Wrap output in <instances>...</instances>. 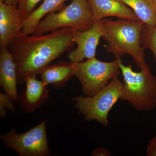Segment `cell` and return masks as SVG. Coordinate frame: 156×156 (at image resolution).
Returning a JSON list of instances; mask_svg holds the SVG:
<instances>
[{
  "mask_svg": "<svg viewBox=\"0 0 156 156\" xmlns=\"http://www.w3.org/2000/svg\"><path fill=\"white\" fill-rule=\"evenodd\" d=\"M122 87V83L116 77L95 95L74 98L75 106L86 121H95L104 127H108L109 113L121 99Z\"/></svg>",
  "mask_w": 156,
  "mask_h": 156,
  "instance_id": "4",
  "label": "cell"
},
{
  "mask_svg": "<svg viewBox=\"0 0 156 156\" xmlns=\"http://www.w3.org/2000/svg\"><path fill=\"white\" fill-rule=\"evenodd\" d=\"M123 78L120 100L127 101L136 110L150 111L156 108V76L149 67L133 70L131 65H125L119 59Z\"/></svg>",
  "mask_w": 156,
  "mask_h": 156,
  "instance_id": "3",
  "label": "cell"
},
{
  "mask_svg": "<svg viewBox=\"0 0 156 156\" xmlns=\"http://www.w3.org/2000/svg\"><path fill=\"white\" fill-rule=\"evenodd\" d=\"M104 40L106 50L115 58L126 54L130 55L137 67L141 69L149 67L146 61L144 48L141 43V35L145 24L140 20L120 19L102 20Z\"/></svg>",
  "mask_w": 156,
  "mask_h": 156,
  "instance_id": "2",
  "label": "cell"
},
{
  "mask_svg": "<svg viewBox=\"0 0 156 156\" xmlns=\"http://www.w3.org/2000/svg\"><path fill=\"white\" fill-rule=\"evenodd\" d=\"M87 0H73L58 12H51L39 22L33 34L41 35L62 28L85 30L93 23Z\"/></svg>",
  "mask_w": 156,
  "mask_h": 156,
  "instance_id": "5",
  "label": "cell"
},
{
  "mask_svg": "<svg viewBox=\"0 0 156 156\" xmlns=\"http://www.w3.org/2000/svg\"><path fill=\"white\" fill-rule=\"evenodd\" d=\"M36 76L27 78L25 89L19 100L21 108L25 112L31 113L42 106L49 97L47 85L37 79Z\"/></svg>",
  "mask_w": 156,
  "mask_h": 156,
  "instance_id": "11",
  "label": "cell"
},
{
  "mask_svg": "<svg viewBox=\"0 0 156 156\" xmlns=\"http://www.w3.org/2000/svg\"><path fill=\"white\" fill-rule=\"evenodd\" d=\"M146 152L147 156H156V134L148 144Z\"/></svg>",
  "mask_w": 156,
  "mask_h": 156,
  "instance_id": "19",
  "label": "cell"
},
{
  "mask_svg": "<svg viewBox=\"0 0 156 156\" xmlns=\"http://www.w3.org/2000/svg\"><path fill=\"white\" fill-rule=\"evenodd\" d=\"M74 29L62 28L47 35L21 34L9 44L8 48L17 67L18 84L27 78L37 76L50 63L75 44L73 39Z\"/></svg>",
  "mask_w": 156,
  "mask_h": 156,
  "instance_id": "1",
  "label": "cell"
},
{
  "mask_svg": "<svg viewBox=\"0 0 156 156\" xmlns=\"http://www.w3.org/2000/svg\"><path fill=\"white\" fill-rule=\"evenodd\" d=\"M131 8L148 26L156 25V4L154 0H120Z\"/></svg>",
  "mask_w": 156,
  "mask_h": 156,
  "instance_id": "15",
  "label": "cell"
},
{
  "mask_svg": "<svg viewBox=\"0 0 156 156\" xmlns=\"http://www.w3.org/2000/svg\"><path fill=\"white\" fill-rule=\"evenodd\" d=\"M154 2H155V3L156 4V0H154Z\"/></svg>",
  "mask_w": 156,
  "mask_h": 156,
  "instance_id": "22",
  "label": "cell"
},
{
  "mask_svg": "<svg viewBox=\"0 0 156 156\" xmlns=\"http://www.w3.org/2000/svg\"><path fill=\"white\" fill-rule=\"evenodd\" d=\"M11 98L6 94L0 93V110L1 116L2 118L6 116V111L5 108H7L12 112L14 111V107L12 103Z\"/></svg>",
  "mask_w": 156,
  "mask_h": 156,
  "instance_id": "18",
  "label": "cell"
},
{
  "mask_svg": "<svg viewBox=\"0 0 156 156\" xmlns=\"http://www.w3.org/2000/svg\"><path fill=\"white\" fill-rule=\"evenodd\" d=\"M5 3L9 5H17L18 3V0H3Z\"/></svg>",
  "mask_w": 156,
  "mask_h": 156,
  "instance_id": "21",
  "label": "cell"
},
{
  "mask_svg": "<svg viewBox=\"0 0 156 156\" xmlns=\"http://www.w3.org/2000/svg\"><path fill=\"white\" fill-rule=\"evenodd\" d=\"M67 0H44L42 4L35 9L22 23V34H33L39 22L51 12L60 11Z\"/></svg>",
  "mask_w": 156,
  "mask_h": 156,
  "instance_id": "13",
  "label": "cell"
},
{
  "mask_svg": "<svg viewBox=\"0 0 156 156\" xmlns=\"http://www.w3.org/2000/svg\"><path fill=\"white\" fill-rule=\"evenodd\" d=\"M42 80L48 86L52 85L58 88L64 86L74 76L72 62H63L49 65L40 73Z\"/></svg>",
  "mask_w": 156,
  "mask_h": 156,
  "instance_id": "14",
  "label": "cell"
},
{
  "mask_svg": "<svg viewBox=\"0 0 156 156\" xmlns=\"http://www.w3.org/2000/svg\"><path fill=\"white\" fill-rule=\"evenodd\" d=\"M22 23L17 5L0 0V48H8L14 38L22 34Z\"/></svg>",
  "mask_w": 156,
  "mask_h": 156,
  "instance_id": "9",
  "label": "cell"
},
{
  "mask_svg": "<svg viewBox=\"0 0 156 156\" xmlns=\"http://www.w3.org/2000/svg\"><path fill=\"white\" fill-rule=\"evenodd\" d=\"M92 155L94 156H110L112 155L111 152L106 148L98 147L92 151Z\"/></svg>",
  "mask_w": 156,
  "mask_h": 156,
  "instance_id": "20",
  "label": "cell"
},
{
  "mask_svg": "<svg viewBox=\"0 0 156 156\" xmlns=\"http://www.w3.org/2000/svg\"><path fill=\"white\" fill-rule=\"evenodd\" d=\"M103 35L102 20L93 23L85 30L74 29L73 39L77 47L68 54L70 62L77 63L95 58L98 45Z\"/></svg>",
  "mask_w": 156,
  "mask_h": 156,
  "instance_id": "8",
  "label": "cell"
},
{
  "mask_svg": "<svg viewBox=\"0 0 156 156\" xmlns=\"http://www.w3.org/2000/svg\"><path fill=\"white\" fill-rule=\"evenodd\" d=\"M1 138L6 148L15 151L20 156H45L50 153L46 120L23 134H18L13 129L1 135Z\"/></svg>",
  "mask_w": 156,
  "mask_h": 156,
  "instance_id": "7",
  "label": "cell"
},
{
  "mask_svg": "<svg viewBox=\"0 0 156 156\" xmlns=\"http://www.w3.org/2000/svg\"><path fill=\"white\" fill-rule=\"evenodd\" d=\"M93 22L106 17L140 20L134 11L120 0H87Z\"/></svg>",
  "mask_w": 156,
  "mask_h": 156,
  "instance_id": "10",
  "label": "cell"
},
{
  "mask_svg": "<svg viewBox=\"0 0 156 156\" xmlns=\"http://www.w3.org/2000/svg\"><path fill=\"white\" fill-rule=\"evenodd\" d=\"M17 67L8 48L0 50V84L13 101L19 100L17 91Z\"/></svg>",
  "mask_w": 156,
  "mask_h": 156,
  "instance_id": "12",
  "label": "cell"
},
{
  "mask_svg": "<svg viewBox=\"0 0 156 156\" xmlns=\"http://www.w3.org/2000/svg\"><path fill=\"white\" fill-rule=\"evenodd\" d=\"M42 0H18L17 9L23 22L35 9L36 6Z\"/></svg>",
  "mask_w": 156,
  "mask_h": 156,
  "instance_id": "17",
  "label": "cell"
},
{
  "mask_svg": "<svg viewBox=\"0 0 156 156\" xmlns=\"http://www.w3.org/2000/svg\"><path fill=\"white\" fill-rule=\"evenodd\" d=\"M141 43L144 49L148 48L152 51L156 62V25L144 26L141 35Z\"/></svg>",
  "mask_w": 156,
  "mask_h": 156,
  "instance_id": "16",
  "label": "cell"
},
{
  "mask_svg": "<svg viewBox=\"0 0 156 156\" xmlns=\"http://www.w3.org/2000/svg\"><path fill=\"white\" fill-rule=\"evenodd\" d=\"M119 58L104 62L95 57L85 62L73 63L74 76L80 83L85 96L95 95L106 87L113 78L118 77L121 72Z\"/></svg>",
  "mask_w": 156,
  "mask_h": 156,
  "instance_id": "6",
  "label": "cell"
}]
</instances>
